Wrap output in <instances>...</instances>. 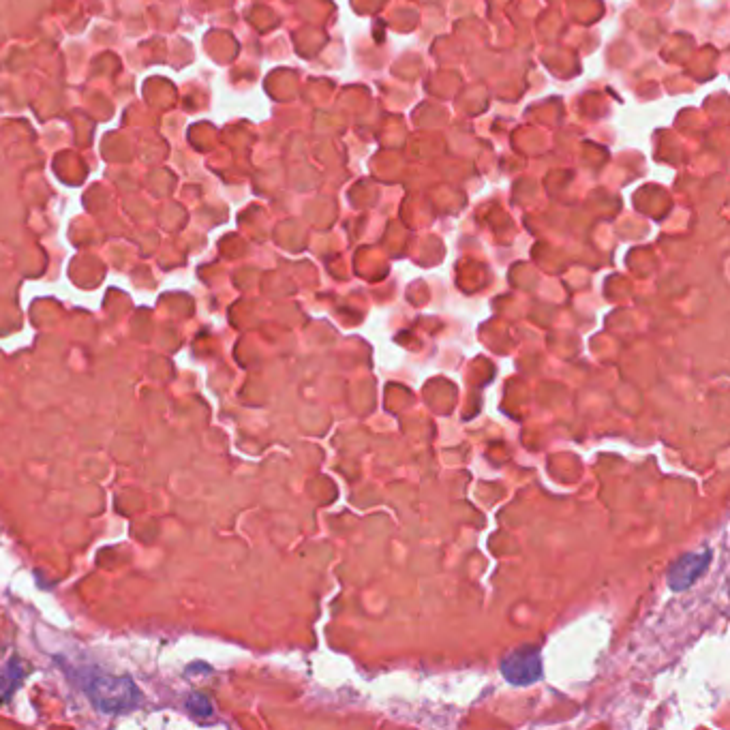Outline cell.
Wrapping results in <instances>:
<instances>
[{
    "label": "cell",
    "mask_w": 730,
    "mask_h": 730,
    "mask_svg": "<svg viewBox=\"0 0 730 730\" xmlns=\"http://www.w3.org/2000/svg\"><path fill=\"white\" fill-rule=\"evenodd\" d=\"M88 696L101 713H125L140 705V690L127 677L97 675L88 683Z\"/></svg>",
    "instance_id": "1"
},
{
    "label": "cell",
    "mask_w": 730,
    "mask_h": 730,
    "mask_svg": "<svg viewBox=\"0 0 730 730\" xmlns=\"http://www.w3.org/2000/svg\"><path fill=\"white\" fill-rule=\"evenodd\" d=\"M501 675L510 686H531L542 677V656L536 647H519L501 662Z\"/></svg>",
    "instance_id": "2"
},
{
    "label": "cell",
    "mask_w": 730,
    "mask_h": 730,
    "mask_svg": "<svg viewBox=\"0 0 730 730\" xmlns=\"http://www.w3.org/2000/svg\"><path fill=\"white\" fill-rule=\"evenodd\" d=\"M711 564V551L705 549L701 553H688L679 557L673 568L668 570V587L673 591H683L696 583L698 576H701Z\"/></svg>",
    "instance_id": "3"
},
{
    "label": "cell",
    "mask_w": 730,
    "mask_h": 730,
    "mask_svg": "<svg viewBox=\"0 0 730 730\" xmlns=\"http://www.w3.org/2000/svg\"><path fill=\"white\" fill-rule=\"evenodd\" d=\"M20 677H22V673H20L18 660H11L9 666H7V671L3 675H0V696H3V698L11 696L13 690L18 688Z\"/></svg>",
    "instance_id": "4"
},
{
    "label": "cell",
    "mask_w": 730,
    "mask_h": 730,
    "mask_svg": "<svg viewBox=\"0 0 730 730\" xmlns=\"http://www.w3.org/2000/svg\"><path fill=\"white\" fill-rule=\"evenodd\" d=\"M187 709L193 713L195 718H210L212 716V703L210 698L204 694H191L187 701Z\"/></svg>",
    "instance_id": "5"
}]
</instances>
